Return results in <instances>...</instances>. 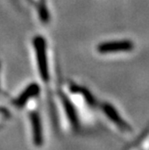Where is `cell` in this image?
I'll return each instance as SVG.
<instances>
[{
    "label": "cell",
    "instance_id": "2",
    "mask_svg": "<svg viewBox=\"0 0 149 150\" xmlns=\"http://www.w3.org/2000/svg\"><path fill=\"white\" fill-rule=\"evenodd\" d=\"M103 122L113 134L122 139H129L134 133L132 125L121 115L112 104L105 102L98 107Z\"/></svg>",
    "mask_w": 149,
    "mask_h": 150
},
{
    "label": "cell",
    "instance_id": "6",
    "mask_svg": "<svg viewBox=\"0 0 149 150\" xmlns=\"http://www.w3.org/2000/svg\"><path fill=\"white\" fill-rule=\"evenodd\" d=\"M134 49V43L129 40H119L105 42L98 46L97 50L100 53H113L120 52H129Z\"/></svg>",
    "mask_w": 149,
    "mask_h": 150
},
{
    "label": "cell",
    "instance_id": "3",
    "mask_svg": "<svg viewBox=\"0 0 149 150\" xmlns=\"http://www.w3.org/2000/svg\"><path fill=\"white\" fill-rule=\"evenodd\" d=\"M28 123H29L31 143L33 147L36 149L43 148L46 143L45 128L41 114L36 108L28 110Z\"/></svg>",
    "mask_w": 149,
    "mask_h": 150
},
{
    "label": "cell",
    "instance_id": "5",
    "mask_svg": "<svg viewBox=\"0 0 149 150\" xmlns=\"http://www.w3.org/2000/svg\"><path fill=\"white\" fill-rule=\"evenodd\" d=\"M40 86L37 83H30L25 87L20 94L13 100V106L18 110H23L24 107L28 108V110H33L31 102H33L40 94Z\"/></svg>",
    "mask_w": 149,
    "mask_h": 150
},
{
    "label": "cell",
    "instance_id": "1",
    "mask_svg": "<svg viewBox=\"0 0 149 150\" xmlns=\"http://www.w3.org/2000/svg\"><path fill=\"white\" fill-rule=\"evenodd\" d=\"M53 114L56 126L62 134L66 136H74L80 132L81 126L80 116L66 94H58V106H54Z\"/></svg>",
    "mask_w": 149,
    "mask_h": 150
},
{
    "label": "cell",
    "instance_id": "7",
    "mask_svg": "<svg viewBox=\"0 0 149 150\" xmlns=\"http://www.w3.org/2000/svg\"><path fill=\"white\" fill-rule=\"evenodd\" d=\"M127 150H149V124Z\"/></svg>",
    "mask_w": 149,
    "mask_h": 150
},
{
    "label": "cell",
    "instance_id": "8",
    "mask_svg": "<svg viewBox=\"0 0 149 150\" xmlns=\"http://www.w3.org/2000/svg\"><path fill=\"white\" fill-rule=\"evenodd\" d=\"M39 16L44 22H47L49 20V11L45 6H41L39 9Z\"/></svg>",
    "mask_w": 149,
    "mask_h": 150
},
{
    "label": "cell",
    "instance_id": "4",
    "mask_svg": "<svg viewBox=\"0 0 149 150\" xmlns=\"http://www.w3.org/2000/svg\"><path fill=\"white\" fill-rule=\"evenodd\" d=\"M35 52H36V58H37V65L38 70L41 79L44 82L49 81V66H47V52H46V41L43 37L37 36L35 37L33 41Z\"/></svg>",
    "mask_w": 149,
    "mask_h": 150
}]
</instances>
